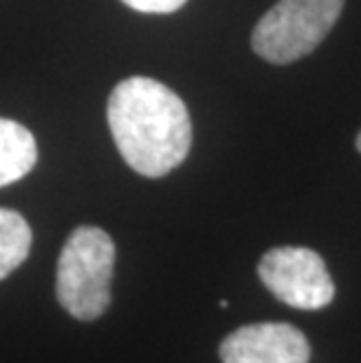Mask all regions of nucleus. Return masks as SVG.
I'll return each instance as SVG.
<instances>
[{
	"mask_svg": "<svg viewBox=\"0 0 361 363\" xmlns=\"http://www.w3.org/2000/svg\"><path fill=\"white\" fill-rule=\"evenodd\" d=\"M38 160L33 134L19 122L0 118V188L24 179Z\"/></svg>",
	"mask_w": 361,
	"mask_h": 363,
	"instance_id": "nucleus-6",
	"label": "nucleus"
},
{
	"mask_svg": "<svg viewBox=\"0 0 361 363\" xmlns=\"http://www.w3.org/2000/svg\"><path fill=\"white\" fill-rule=\"evenodd\" d=\"M345 0H279L251 33V48L270 64H294L307 57L331 33Z\"/></svg>",
	"mask_w": 361,
	"mask_h": 363,
	"instance_id": "nucleus-3",
	"label": "nucleus"
},
{
	"mask_svg": "<svg viewBox=\"0 0 361 363\" xmlns=\"http://www.w3.org/2000/svg\"><path fill=\"white\" fill-rule=\"evenodd\" d=\"M125 5H129L136 12L145 14H172L176 10H181L188 0H122Z\"/></svg>",
	"mask_w": 361,
	"mask_h": 363,
	"instance_id": "nucleus-8",
	"label": "nucleus"
},
{
	"mask_svg": "<svg viewBox=\"0 0 361 363\" xmlns=\"http://www.w3.org/2000/svg\"><path fill=\"white\" fill-rule=\"evenodd\" d=\"M218 354L223 363H310V342L291 323L267 321L237 328Z\"/></svg>",
	"mask_w": 361,
	"mask_h": 363,
	"instance_id": "nucleus-5",
	"label": "nucleus"
},
{
	"mask_svg": "<svg viewBox=\"0 0 361 363\" xmlns=\"http://www.w3.org/2000/svg\"><path fill=\"white\" fill-rule=\"evenodd\" d=\"M357 148H359V152H361V131H359V136H357Z\"/></svg>",
	"mask_w": 361,
	"mask_h": 363,
	"instance_id": "nucleus-9",
	"label": "nucleus"
},
{
	"mask_svg": "<svg viewBox=\"0 0 361 363\" xmlns=\"http://www.w3.org/2000/svg\"><path fill=\"white\" fill-rule=\"evenodd\" d=\"M258 277L279 303L296 310H321L335 296L324 258L305 246L270 249L258 262Z\"/></svg>",
	"mask_w": 361,
	"mask_h": 363,
	"instance_id": "nucleus-4",
	"label": "nucleus"
},
{
	"mask_svg": "<svg viewBox=\"0 0 361 363\" xmlns=\"http://www.w3.org/2000/svg\"><path fill=\"white\" fill-rule=\"evenodd\" d=\"M109 127L122 160L148 179L174 172L193 145V125L183 99L143 75L122 80L111 91Z\"/></svg>",
	"mask_w": 361,
	"mask_h": 363,
	"instance_id": "nucleus-1",
	"label": "nucleus"
},
{
	"mask_svg": "<svg viewBox=\"0 0 361 363\" xmlns=\"http://www.w3.org/2000/svg\"><path fill=\"white\" fill-rule=\"evenodd\" d=\"M115 244L101 228L80 225L66 239L57 265V298L80 321L99 319L111 305Z\"/></svg>",
	"mask_w": 361,
	"mask_h": 363,
	"instance_id": "nucleus-2",
	"label": "nucleus"
},
{
	"mask_svg": "<svg viewBox=\"0 0 361 363\" xmlns=\"http://www.w3.org/2000/svg\"><path fill=\"white\" fill-rule=\"evenodd\" d=\"M30 228L12 208H0V279L14 272L30 251Z\"/></svg>",
	"mask_w": 361,
	"mask_h": 363,
	"instance_id": "nucleus-7",
	"label": "nucleus"
}]
</instances>
